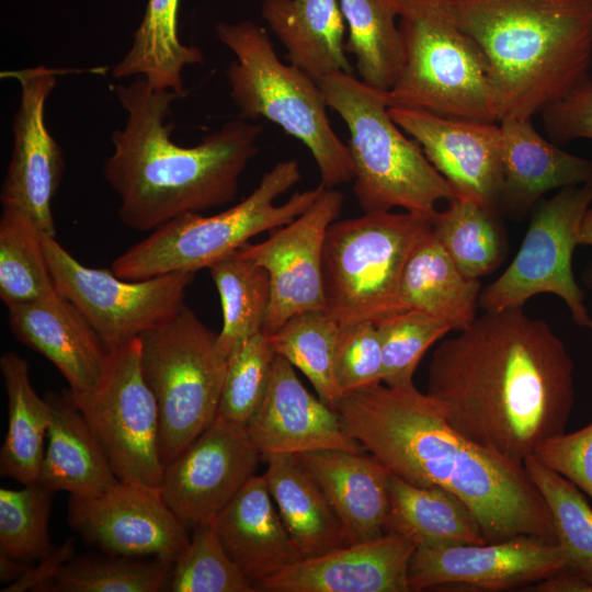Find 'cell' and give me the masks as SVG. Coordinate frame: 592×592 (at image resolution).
<instances>
[{
  "label": "cell",
  "mask_w": 592,
  "mask_h": 592,
  "mask_svg": "<svg viewBox=\"0 0 592 592\" xmlns=\"http://www.w3.org/2000/svg\"><path fill=\"white\" fill-rule=\"evenodd\" d=\"M426 394L466 439L524 464L565 433L573 362L546 321L523 307L485 311L434 350Z\"/></svg>",
  "instance_id": "1"
},
{
  "label": "cell",
  "mask_w": 592,
  "mask_h": 592,
  "mask_svg": "<svg viewBox=\"0 0 592 592\" xmlns=\"http://www.w3.org/2000/svg\"><path fill=\"white\" fill-rule=\"evenodd\" d=\"M335 410L345 432L391 474L460 498L488 543L517 536L558 543L551 512L524 464L466 439L413 382L348 392Z\"/></svg>",
  "instance_id": "2"
},
{
  "label": "cell",
  "mask_w": 592,
  "mask_h": 592,
  "mask_svg": "<svg viewBox=\"0 0 592 592\" xmlns=\"http://www.w3.org/2000/svg\"><path fill=\"white\" fill-rule=\"evenodd\" d=\"M114 92L126 119L111 136L114 150L103 175L119 197L118 216L126 227L152 231L236 197L241 174L260 150L261 124L230 119L184 147L173 141V126L166 122L178 94L155 89L141 77Z\"/></svg>",
  "instance_id": "3"
},
{
  "label": "cell",
  "mask_w": 592,
  "mask_h": 592,
  "mask_svg": "<svg viewBox=\"0 0 592 592\" xmlns=\"http://www.w3.org/2000/svg\"><path fill=\"white\" fill-rule=\"evenodd\" d=\"M482 50L499 121L532 118L589 75L592 0H448Z\"/></svg>",
  "instance_id": "4"
},
{
  "label": "cell",
  "mask_w": 592,
  "mask_h": 592,
  "mask_svg": "<svg viewBox=\"0 0 592 592\" xmlns=\"http://www.w3.org/2000/svg\"><path fill=\"white\" fill-rule=\"evenodd\" d=\"M319 86L327 106L349 129L353 193L364 213L401 207L434 219L440 201L457 197L419 144L394 122L385 91L344 71L325 77Z\"/></svg>",
  "instance_id": "5"
},
{
  "label": "cell",
  "mask_w": 592,
  "mask_h": 592,
  "mask_svg": "<svg viewBox=\"0 0 592 592\" xmlns=\"http://www.w3.org/2000/svg\"><path fill=\"white\" fill-rule=\"evenodd\" d=\"M216 35L236 57L227 79L239 117L267 119L303 143L325 187L353 182L348 145L331 126L319 83L296 66L284 64L266 30L252 21L219 23Z\"/></svg>",
  "instance_id": "6"
},
{
  "label": "cell",
  "mask_w": 592,
  "mask_h": 592,
  "mask_svg": "<svg viewBox=\"0 0 592 592\" xmlns=\"http://www.w3.org/2000/svg\"><path fill=\"white\" fill-rule=\"evenodd\" d=\"M403 61L385 92L389 107L498 123L487 59L448 0H399Z\"/></svg>",
  "instance_id": "7"
},
{
  "label": "cell",
  "mask_w": 592,
  "mask_h": 592,
  "mask_svg": "<svg viewBox=\"0 0 592 592\" xmlns=\"http://www.w3.org/2000/svg\"><path fill=\"white\" fill-rule=\"evenodd\" d=\"M300 177L296 160L280 161L238 204L213 216L187 213L169 220L116 258L111 270L118 277L139 281L208 269L257 235L293 221L326 189L319 183L276 205L275 200L292 189Z\"/></svg>",
  "instance_id": "8"
},
{
  "label": "cell",
  "mask_w": 592,
  "mask_h": 592,
  "mask_svg": "<svg viewBox=\"0 0 592 592\" xmlns=\"http://www.w3.org/2000/svg\"><path fill=\"white\" fill-rule=\"evenodd\" d=\"M433 218L376 212L334 220L328 228L322 274L326 309L340 325L397 314L400 276Z\"/></svg>",
  "instance_id": "9"
},
{
  "label": "cell",
  "mask_w": 592,
  "mask_h": 592,
  "mask_svg": "<svg viewBox=\"0 0 592 592\" xmlns=\"http://www.w3.org/2000/svg\"><path fill=\"white\" fill-rule=\"evenodd\" d=\"M139 339L143 375L158 406L166 466L217 417L227 358L218 351L217 333L186 305Z\"/></svg>",
  "instance_id": "10"
},
{
  "label": "cell",
  "mask_w": 592,
  "mask_h": 592,
  "mask_svg": "<svg viewBox=\"0 0 592 592\" xmlns=\"http://www.w3.org/2000/svg\"><path fill=\"white\" fill-rule=\"evenodd\" d=\"M591 204L592 181L560 189L543 201L513 261L481 289L479 307L485 311L523 307L533 296L550 293L565 301L577 326L592 330L584 293L572 271L581 223Z\"/></svg>",
  "instance_id": "11"
},
{
  "label": "cell",
  "mask_w": 592,
  "mask_h": 592,
  "mask_svg": "<svg viewBox=\"0 0 592 592\" xmlns=\"http://www.w3.org/2000/svg\"><path fill=\"white\" fill-rule=\"evenodd\" d=\"M70 395L117 479L160 488L159 411L143 375L140 339L109 350L104 376L93 391Z\"/></svg>",
  "instance_id": "12"
},
{
  "label": "cell",
  "mask_w": 592,
  "mask_h": 592,
  "mask_svg": "<svg viewBox=\"0 0 592 592\" xmlns=\"http://www.w3.org/2000/svg\"><path fill=\"white\" fill-rule=\"evenodd\" d=\"M42 240L56 291L78 308L107 350L171 320L195 275L174 272L129 281L83 265L56 237L43 234Z\"/></svg>",
  "instance_id": "13"
},
{
  "label": "cell",
  "mask_w": 592,
  "mask_h": 592,
  "mask_svg": "<svg viewBox=\"0 0 592 592\" xmlns=\"http://www.w3.org/2000/svg\"><path fill=\"white\" fill-rule=\"evenodd\" d=\"M68 523L105 554L153 557L171 565L191 539L159 488L121 480L94 497L70 496Z\"/></svg>",
  "instance_id": "14"
},
{
  "label": "cell",
  "mask_w": 592,
  "mask_h": 592,
  "mask_svg": "<svg viewBox=\"0 0 592 592\" xmlns=\"http://www.w3.org/2000/svg\"><path fill=\"white\" fill-rule=\"evenodd\" d=\"M58 73V69L43 65L2 73L19 82L20 102L12 121L13 146L0 202L19 209L42 234L53 237L56 228L52 201L62 178L65 160L46 125L45 105Z\"/></svg>",
  "instance_id": "15"
},
{
  "label": "cell",
  "mask_w": 592,
  "mask_h": 592,
  "mask_svg": "<svg viewBox=\"0 0 592 592\" xmlns=\"http://www.w3.org/2000/svg\"><path fill=\"white\" fill-rule=\"evenodd\" d=\"M343 195L325 189L298 217L259 243L244 244L240 251L265 269L271 298L263 332L271 334L292 316L326 309L322 254L329 226L337 220ZM327 310V309H326Z\"/></svg>",
  "instance_id": "16"
},
{
  "label": "cell",
  "mask_w": 592,
  "mask_h": 592,
  "mask_svg": "<svg viewBox=\"0 0 592 592\" xmlns=\"http://www.w3.org/2000/svg\"><path fill=\"white\" fill-rule=\"evenodd\" d=\"M568 565L558 543L517 536L498 543L415 547L409 563L410 592L445 585L502 591L544 580Z\"/></svg>",
  "instance_id": "17"
},
{
  "label": "cell",
  "mask_w": 592,
  "mask_h": 592,
  "mask_svg": "<svg viewBox=\"0 0 592 592\" xmlns=\"http://www.w3.org/2000/svg\"><path fill=\"white\" fill-rule=\"evenodd\" d=\"M260 459L246 429L217 415L164 466L160 493L186 526L210 522L255 475Z\"/></svg>",
  "instance_id": "18"
},
{
  "label": "cell",
  "mask_w": 592,
  "mask_h": 592,
  "mask_svg": "<svg viewBox=\"0 0 592 592\" xmlns=\"http://www.w3.org/2000/svg\"><path fill=\"white\" fill-rule=\"evenodd\" d=\"M394 122L422 148L457 197L473 200L497 213L503 195L499 123L449 118L389 107Z\"/></svg>",
  "instance_id": "19"
},
{
  "label": "cell",
  "mask_w": 592,
  "mask_h": 592,
  "mask_svg": "<svg viewBox=\"0 0 592 592\" xmlns=\"http://www.w3.org/2000/svg\"><path fill=\"white\" fill-rule=\"evenodd\" d=\"M246 432L263 459L323 449L366 452L345 432L337 410L310 394L295 367L277 354L265 397Z\"/></svg>",
  "instance_id": "20"
},
{
  "label": "cell",
  "mask_w": 592,
  "mask_h": 592,
  "mask_svg": "<svg viewBox=\"0 0 592 592\" xmlns=\"http://www.w3.org/2000/svg\"><path fill=\"white\" fill-rule=\"evenodd\" d=\"M415 545L397 533L294 561L255 584L264 592H410Z\"/></svg>",
  "instance_id": "21"
},
{
  "label": "cell",
  "mask_w": 592,
  "mask_h": 592,
  "mask_svg": "<svg viewBox=\"0 0 592 592\" xmlns=\"http://www.w3.org/2000/svg\"><path fill=\"white\" fill-rule=\"evenodd\" d=\"M8 309L13 335L52 362L72 395L88 394L99 386L109 350L70 300L55 289Z\"/></svg>",
  "instance_id": "22"
},
{
  "label": "cell",
  "mask_w": 592,
  "mask_h": 592,
  "mask_svg": "<svg viewBox=\"0 0 592 592\" xmlns=\"http://www.w3.org/2000/svg\"><path fill=\"white\" fill-rule=\"evenodd\" d=\"M319 485L338 515L348 545L386 533L390 470L374 455L339 449L295 455Z\"/></svg>",
  "instance_id": "23"
},
{
  "label": "cell",
  "mask_w": 592,
  "mask_h": 592,
  "mask_svg": "<svg viewBox=\"0 0 592 592\" xmlns=\"http://www.w3.org/2000/svg\"><path fill=\"white\" fill-rule=\"evenodd\" d=\"M213 523L225 550L254 588L298 560L264 474L252 476Z\"/></svg>",
  "instance_id": "24"
},
{
  "label": "cell",
  "mask_w": 592,
  "mask_h": 592,
  "mask_svg": "<svg viewBox=\"0 0 592 592\" xmlns=\"http://www.w3.org/2000/svg\"><path fill=\"white\" fill-rule=\"evenodd\" d=\"M498 123L504 178L501 209L523 214L551 190L592 181V160L545 139L532 118L504 117Z\"/></svg>",
  "instance_id": "25"
},
{
  "label": "cell",
  "mask_w": 592,
  "mask_h": 592,
  "mask_svg": "<svg viewBox=\"0 0 592 592\" xmlns=\"http://www.w3.org/2000/svg\"><path fill=\"white\" fill-rule=\"evenodd\" d=\"M261 14L289 62L316 82L338 71L352 73L337 0H263Z\"/></svg>",
  "instance_id": "26"
},
{
  "label": "cell",
  "mask_w": 592,
  "mask_h": 592,
  "mask_svg": "<svg viewBox=\"0 0 592 592\" xmlns=\"http://www.w3.org/2000/svg\"><path fill=\"white\" fill-rule=\"evenodd\" d=\"M52 405L50 423L37 482L53 492L73 497H94L118 481L82 413L67 390L47 397Z\"/></svg>",
  "instance_id": "27"
},
{
  "label": "cell",
  "mask_w": 592,
  "mask_h": 592,
  "mask_svg": "<svg viewBox=\"0 0 592 592\" xmlns=\"http://www.w3.org/2000/svg\"><path fill=\"white\" fill-rule=\"evenodd\" d=\"M480 293L479 281L457 269L430 229L403 266L397 309L424 312L459 331L476 319Z\"/></svg>",
  "instance_id": "28"
},
{
  "label": "cell",
  "mask_w": 592,
  "mask_h": 592,
  "mask_svg": "<svg viewBox=\"0 0 592 592\" xmlns=\"http://www.w3.org/2000/svg\"><path fill=\"white\" fill-rule=\"evenodd\" d=\"M269 490L297 559L327 554L346 544L342 524L326 494L293 454L267 457Z\"/></svg>",
  "instance_id": "29"
},
{
  "label": "cell",
  "mask_w": 592,
  "mask_h": 592,
  "mask_svg": "<svg viewBox=\"0 0 592 592\" xmlns=\"http://www.w3.org/2000/svg\"><path fill=\"white\" fill-rule=\"evenodd\" d=\"M390 508L386 533L409 538L415 547L485 544L469 506L440 487H421L390 476Z\"/></svg>",
  "instance_id": "30"
},
{
  "label": "cell",
  "mask_w": 592,
  "mask_h": 592,
  "mask_svg": "<svg viewBox=\"0 0 592 592\" xmlns=\"http://www.w3.org/2000/svg\"><path fill=\"white\" fill-rule=\"evenodd\" d=\"M179 5L180 0L147 1L129 49L113 68L114 78L137 76L155 89L172 91L180 98L186 94L183 70L203 65L205 57L198 47L180 41Z\"/></svg>",
  "instance_id": "31"
},
{
  "label": "cell",
  "mask_w": 592,
  "mask_h": 592,
  "mask_svg": "<svg viewBox=\"0 0 592 592\" xmlns=\"http://www.w3.org/2000/svg\"><path fill=\"white\" fill-rule=\"evenodd\" d=\"M8 397V431L0 449V474L23 486L38 480L44 439L50 423L52 405L33 388L26 360L14 352L0 357Z\"/></svg>",
  "instance_id": "32"
},
{
  "label": "cell",
  "mask_w": 592,
  "mask_h": 592,
  "mask_svg": "<svg viewBox=\"0 0 592 592\" xmlns=\"http://www.w3.org/2000/svg\"><path fill=\"white\" fill-rule=\"evenodd\" d=\"M348 24L345 50L355 57L361 80L387 92L402 68L399 0H340Z\"/></svg>",
  "instance_id": "33"
},
{
  "label": "cell",
  "mask_w": 592,
  "mask_h": 592,
  "mask_svg": "<svg viewBox=\"0 0 592 592\" xmlns=\"http://www.w3.org/2000/svg\"><path fill=\"white\" fill-rule=\"evenodd\" d=\"M208 270L223 311L217 348L228 358L237 346L263 331L271 298L270 280L265 269L247 258L240 249L218 260Z\"/></svg>",
  "instance_id": "34"
},
{
  "label": "cell",
  "mask_w": 592,
  "mask_h": 592,
  "mask_svg": "<svg viewBox=\"0 0 592 592\" xmlns=\"http://www.w3.org/2000/svg\"><path fill=\"white\" fill-rule=\"evenodd\" d=\"M497 215L473 200L454 197L433 220L432 235L468 278L492 273L504 259L505 236Z\"/></svg>",
  "instance_id": "35"
},
{
  "label": "cell",
  "mask_w": 592,
  "mask_h": 592,
  "mask_svg": "<svg viewBox=\"0 0 592 592\" xmlns=\"http://www.w3.org/2000/svg\"><path fill=\"white\" fill-rule=\"evenodd\" d=\"M42 235L22 212L2 206L0 298L8 308L42 298L56 289Z\"/></svg>",
  "instance_id": "36"
},
{
  "label": "cell",
  "mask_w": 592,
  "mask_h": 592,
  "mask_svg": "<svg viewBox=\"0 0 592 592\" xmlns=\"http://www.w3.org/2000/svg\"><path fill=\"white\" fill-rule=\"evenodd\" d=\"M340 322L326 309L298 312L267 334L275 354L285 357L314 386L318 397L335 409L341 396L334 380V352Z\"/></svg>",
  "instance_id": "37"
},
{
  "label": "cell",
  "mask_w": 592,
  "mask_h": 592,
  "mask_svg": "<svg viewBox=\"0 0 592 592\" xmlns=\"http://www.w3.org/2000/svg\"><path fill=\"white\" fill-rule=\"evenodd\" d=\"M172 565L114 555H82L68 560L39 591L159 592L166 591Z\"/></svg>",
  "instance_id": "38"
},
{
  "label": "cell",
  "mask_w": 592,
  "mask_h": 592,
  "mask_svg": "<svg viewBox=\"0 0 592 592\" xmlns=\"http://www.w3.org/2000/svg\"><path fill=\"white\" fill-rule=\"evenodd\" d=\"M524 466L551 512L567 568L592 583V508L578 487L534 456Z\"/></svg>",
  "instance_id": "39"
},
{
  "label": "cell",
  "mask_w": 592,
  "mask_h": 592,
  "mask_svg": "<svg viewBox=\"0 0 592 592\" xmlns=\"http://www.w3.org/2000/svg\"><path fill=\"white\" fill-rule=\"evenodd\" d=\"M53 494L39 482L0 489V554L27 563L53 553L48 528Z\"/></svg>",
  "instance_id": "40"
},
{
  "label": "cell",
  "mask_w": 592,
  "mask_h": 592,
  "mask_svg": "<svg viewBox=\"0 0 592 592\" xmlns=\"http://www.w3.org/2000/svg\"><path fill=\"white\" fill-rule=\"evenodd\" d=\"M166 591L254 592L225 550L213 521L194 526L190 544L172 565Z\"/></svg>",
  "instance_id": "41"
},
{
  "label": "cell",
  "mask_w": 592,
  "mask_h": 592,
  "mask_svg": "<svg viewBox=\"0 0 592 592\" xmlns=\"http://www.w3.org/2000/svg\"><path fill=\"white\" fill-rule=\"evenodd\" d=\"M275 355L263 331L232 351L227 358L217 415L247 428L265 397Z\"/></svg>",
  "instance_id": "42"
},
{
  "label": "cell",
  "mask_w": 592,
  "mask_h": 592,
  "mask_svg": "<svg viewBox=\"0 0 592 592\" xmlns=\"http://www.w3.org/2000/svg\"><path fill=\"white\" fill-rule=\"evenodd\" d=\"M383 353L382 383L395 387L413 382V374L429 348L452 329L417 310L390 315L375 323Z\"/></svg>",
  "instance_id": "43"
},
{
  "label": "cell",
  "mask_w": 592,
  "mask_h": 592,
  "mask_svg": "<svg viewBox=\"0 0 592 592\" xmlns=\"http://www.w3.org/2000/svg\"><path fill=\"white\" fill-rule=\"evenodd\" d=\"M383 353L376 325H340L334 352V380L340 396L382 384Z\"/></svg>",
  "instance_id": "44"
},
{
  "label": "cell",
  "mask_w": 592,
  "mask_h": 592,
  "mask_svg": "<svg viewBox=\"0 0 592 592\" xmlns=\"http://www.w3.org/2000/svg\"><path fill=\"white\" fill-rule=\"evenodd\" d=\"M533 456L592 499V423L546 441Z\"/></svg>",
  "instance_id": "45"
},
{
  "label": "cell",
  "mask_w": 592,
  "mask_h": 592,
  "mask_svg": "<svg viewBox=\"0 0 592 592\" xmlns=\"http://www.w3.org/2000/svg\"><path fill=\"white\" fill-rule=\"evenodd\" d=\"M549 138L565 144L578 138L592 139V79L588 75L561 99L540 113Z\"/></svg>",
  "instance_id": "46"
},
{
  "label": "cell",
  "mask_w": 592,
  "mask_h": 592,
  "mask_svg": "<svg viewBox=\"0 0 592 592\" xmlns=\"http://www.w3.org/2000/svg\"><path fill=\"white\" fill-rule=\"evenodd\" d=\"M73 538L67 539L61 547L41 560L37 567H30L15 581L2 589V592H24L39 589L53 580L61 567L72 558Z\"/></svg>",
  "instance_id": "47"
},
{
  "label": "cell",
  "mask_w": 592,
  "mask_h": 592,
  "mask_svg": "<svg viewBox=\"0 0 592 592\" xmlns=\"http://www.w3.org/2000/svg\"><path fill=\"white\" fill-rule=\"evenodd\" d=\"M527 590L535 592H592V583L566 567L557 573L534 583Z\"/></svg>",
  "instance_id": "48"
},
{
  "label": "cell",
  "mask_w": 592,
  "mask_h": 592,
  "mask_svg": "<svg viewBox=\"0 0 592 592\" xmlns=\"http://www.w3.org/2000/svg\"><path fill=\"white\" fill-rule=\"evenodd\" d=\"M31 566L26 562L16 560L7 555L0 554V580L3 582H13Z\"/></svg>",
  "instance_id": "49"
},
{
  "label": "cell",
  "mask_w": 592,
  "mask_h": 592,
  "mask_svg": "<svg viewBox=\"0 0 592 592\" xmlns=\"http://www.w3.org/2000/svg\"><path fill=\"white\" fill-rule=\"evenodd\" d=\"M592 246V207L585 212L579 232V246Z\"/></svg>",
  "instance_id": "50"
},
{
  "label": "cell",
  "mask_w": 592,
  "mask_h": 592,
  "mask_svg": "<svg viewBox=\"0 0 592 592\" xmlns=\"http://www.w3.org/2000/svg\"><path fill=\"white\" fill-rule=\"evenodd\" d=\"M585 282L592 286V269L588 272V276L585 278Z\"/></svg>",
  "instance_id": "51"
}]
</instances>
